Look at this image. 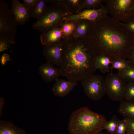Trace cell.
<instances>
[{
  "instance_id": "d6986e66",
  "label": "cell",
  "mask_w": 134,
  "mask_h": 134,
  "mask_svg": "<svg viewBox=\"0 0 134 134\" xmlns=\"http://www.w3.org/2000/svg\"><path fill=\"white\" fill-rule=\"evenodd\" d=\"M77 21L76 20L65 22L60 27L63 33V42L66 41L72 36Z\"/></svg>"
},
{
  "instance_id": "d590c367",
  "label": "cell",
  "mask_w": 134,
  "mask_h": 134,
  "mask_svg": "<svg viewBox=\"0 0 134 134\" xmlns=\"http://www.w3.org/2000/svg\"><path fill=\"white\" fill-rule=\"evenodd\" d=\"M96 134H103V133H102L101 132H99Z\"/></svg>"
},
{
  "instance_id": "ffe728a7",
  "label": "cell",
  "mask_w": 134,
  "mask_h": 134,
  "mask_svg": "<svg viewBox=\"0 0 134 134\" xmlns=\"http://www.w3.org/2000/svg\"><path fill=\"white\" fill-rule=\"evenodd\" d=\"M47 0H39L32 12V17L39 19L47 12L49 6Z\"/></svg>"
},
{
  "instance_id": "7402d4cb",
  "label": "cell",
  "mask_w": 134,
  "mask_h": 134,
  "mask_svg": "<svg viewBox=\"0 0 134 134\" xmlns=\"http://www.w3.org/2000/svg\"><path fill=\"white\" fill-rule=\"evenodd\" d=\"M117 74L127 83L134 82V66L130 64L127 69L118 70Z\"/></svg>"
},
{
  "instance_id": "f546056e",
  "label": "cell",
  "mask_w": 134,
  "mask_h": 134,
  "mask_svg": "<svg viewBox=\"0 0 134 134\" xmlns=\"http://www.w3.org/2000/svg\"><path fill=\"white\" fill-rule=\"evenodd\" d=\"M123 120L127 125V130L134 133V119L124 118Z\"/></svg>"
},
{
  "instance_id": "30bf717a",
  "label": "cell",
  "mask_w": 134,
  "mask_h": 134,
  "mask_svg": "<svg viewBox=\"0 0 134 134\" xmlns=\"http://www.w3.org/2000/svg\"><path fill=\"white\" fill-rule=\"evenodd\" d=\"M63 43L62 41L44 46L43 53L47 61L60 67L62 62Z\"/></svg>"
},
{
  "instance_id": "e575fe53",
  "label": "cell",
  "mask_w": 134,
  "mask_h": 134,
  "mask_svg": "<svg viewBox=\"0 0 134 134\" xmlns=\"http://www.w3.org/2000/svg\"><path fill=\"white\" fill-rule=\"evenodd\" d=\"M125 134H134V133L130 130H127Z\"/></svg>"
},
{
  "instance_id": "7a4b0ae2",
  "label": "cell",
  "mask_w": 134,
  "mask_h": 134,
  "mask_svg": "<svg viewBox=\"0 0 134 134\" xmlns=\"http://www.w3.org/2000/svg\"><path fill=\"white\" fill-rule=\"evenodd\" d=\"M63 43L62 75L77 82L94 74L97 55L88 38L72 36Z\"/></svg>"
},
{
  "instance_id": "52a82bcc",
  "label": "cell",
  "mask_w": 134,
  "mask_h": 134,
  "mask_svg": "<svg viewBox=\"0 0 134 134\" xmlns=\"http://www.w3.org/2000/svg\"><path fill=\"white\" fill-rule=\"evenodd\" d=\"M81 81L85 93L91 100H100L106 94L104 79L102 76L93 74Z\"/></svg>"
},
{
  "instance_id": "83f0119b",
  "label": "cell",
  "mask_w": 134,
  "mask_h": 134,
  "mask_svg": "<svg viewBox=\"0 0 134 134\" xmlns=\"http://www.w3.org/2000/svg\"><path fill=\"white\" fill-rule=\"evenodd\" d=\"M39 0H23V4L32 12Z\"/></svg>"
},
{
  "instance_id": "6da1fadb",
  "label": "cell",
  "mask_w": 134,
  "mask_h": 134,
  "mask_svg": "<svg viewBox=\"0 0 134 134\" xmlns=\"http://www.w3.org/2000/svg\"><path fill=\"white\" fill-rule=\"evenodd\" d=\"M87 38L97 56L126 60L134 46V35L108 16L95 21Z\"/></svg>"
},
{
  "instance_id": "4fadbf2b",
  "label": "cell",
  "mask_w": 134,
  "mask_h": 134,
  "mask_svg": "<svg viewBox=\"0 0 134 134\" xmlns=\"http://www.w3.org/2000/svg\"><path fill=\"white\" fill-rule=\"evenodd\" d=\"M53 86L52 91L55 96L64 97L68 95L78 85L77 82L58 79Z\"/></svg>"
},
{
  "instance_id": "1f68e13d",
  "label": "cell",
  "mask_w": 134,
  "mask_h": 134,
  "mask_svg": "<svg viewBox=\"0 0 134 134\" xmlns=\"http://www.w3.org/2000/svg\"><path fill=\"white\" fill-rule=\"evenodd\" d=\"M9 55L7 54H4L1 57L0 62L1 64L3 66L5 65L6 63L8 61H12Z\"/></svg>"
},
{
  "instance_id": "277c9868",
  "label": "cell",
  "mask_w": 134,
  "mask_h": 134,
  "mask_svg": "<svg viewBox=\"0 0 134 134\" xmlns=\"http://www.w3.org/2000/svg\"><path fill=\"white\" fill-rule=\"evenodd\" d=\"M69 15L65 7L52 4L49 6L45 15L37 20L32 27L42 33L45 32L53 28L60 27L66 18Z\"/></svg>"
},
{
  "instance_id": "44dd1931",
  "label": "cell",
  "mask_w": 134,
  "mask_h": 134,
  "mask_svg": "<svg viewBox=\"0 0 134 134\" xmlns=\"http://www.w3.org/2000/svg\"><path fill=\"white\" fill-rule=\"evenodd\" d=\"M83 0H66V7L70 15L76 14L81 10Z\"/></svg>"
},
{
  "instance_id": "9a60e30c",
  "label": "cell",
  "mask_w": 134,
  "mask_h": 134,
  "mask_svg": "<svg viewBox=\"0 0 134 134\" xmlns=\"http://www.w3.org/2000/svg\"><path fill=\"white\" fill-rule=\"evenodd\" d=\"M77 24L72 36L76 38H87L95 22L89 20H77Z\"/></svg>"
},
{
  "instance_id": "e0dca14e",
  "label": "cell",
  "mask_w": 134,
  "mask_h": 134,
  "mask_svg": "<svg viewBox=\"0 0 134 134\" xmlns=\"http://www.w3.org/2000/svg\"><path fill=\"white\" fill-rule=\"evenodd\" d=\"M118 111L124 118L134 119V101H120Z\"/></svg>"
},
{
  "instance_id": "cb8c5ba5",
  "label": "cell",
  "mask_w": 134,
  "mask_h": 134,
  "mask_svg": "<svg viewBox=\"0 0 134 134\" xmlns=\"http://www.w3.org/2000/svg\"><path fill=\"white\" fill-rule=\"evenodd\" d=\"M119 120L116 116H113L110 120L107 121L104 125V129L111 134H116Z\"/></svg>"
},
{
  "instance_id": "d4e9b609",
  "label": "cell",
  "mask_w": 134,
  "mask_h": 134,
  "mask_svg": "<svg viewBox=\"0 0 134 134\" xmlns=\"http://www.w3.org/2000/svg\"><path fill=\"white\" fill-rule=\"evenodd\" d=\"M112 62L111 68L117 69L118 70H123L127 68L129 66L130 64L128 60L111 58Z\"/></svg>"
},
{
  "instance_id": "f1b7e54d",
  "label": "cell",
  "mask_w": 134,
  "mask_h": 134,
  "mask_svg": "<svg viewBox=\"0 0 134 134\" xmlns=\"http://www.w3.org/2000/svg\"><path fill=\"white\" fill-rule=\"evenodd\" d=\"M124 27L134 35V19L127 23H121Z\"/></svg>"
},
{
  "instance_id": "8fae6325",
  "label": "cell",
  "mask_w": 134,
  "mask_h": 134,
  "mask_svg": "<svg viewBox=\"0 0 134 134\" xmlns=\"http://www.w3.org/2000/svg\"><path fill=\"white\" fill-rule=\"evenodd\" d=\"M11 13L18 25H24L32 17V12L18 0H12Z\"/></svg>"
},
{
  "instance_id": "7c38bea8",
  "label": "cell",
  "mask_w": 134,
  "mask_h": 134,
  "mask_svg": "<svg viewBox=\"0 0 134 134\" xmlns=\"http://www.w3.org/2000/svg\"><path fill=\"white\" fill-rule=\"evenodd\" d=\"M39 72L42 79L46 83L56 80L62 75L60 67H55L53 64L48 61L40 65Z\"/></svg>"
},
{
  "instance_id": "603a6c76",
  "label": "cell",
  "mask_w": 134,
  "mask_h": 134,
  "mask_svg": "<svg viewBox=\"0 0 134 134\" xmlns=\"http://www.w3.org/2000/svg\"><path fill=\"white\" fill-rule=\"evenodd\" d=\"M104 0H83L81 10L88 9H97L104 5Z\"/></svg>"
},
{
  "instance_id": "ac0fdd59",
  "label": "cell",
  "mask_w": 134,
  "mask_h": 134,
  "mask_svg": "<svg viewBox=\"0 0 134 134\" xmlns=\"http://www.w3.org/2000/svg\"><path fill=\"white\" fill-rule=\"evenodd\" d=\"M112 62L111 58L105 55L97 56L96 60L95 66L97 69L99 70L103 73L109 72V65Z\"/></svg>"
},
{
  "instance_id": "8d00e7d4",
  "label": "cell",
  "mask_w": 134,
  "mask_h": 134,
  "mask_svg": "<svg viewBox=\"0 0 134 134\" xmlns=\"http://www.w3.org/2000/svg\"><path fill=\"white\" fill-rule=\"evenodd\" d=\"M103 134H110L109 133H106V134H104V133H103Z\"/></svg>"
},
{
  "instance_id": "d6a6232c",
  "label": "cell",
  "mask_w": 134,
  "mask_h": 134,
  "mask_svg": "<svg viewBox=\"0 0 134 134\" xmlns=\"http://www.w3.org/2000/svg\"><path fill=\"white\" fill-rule=\"evenodd\" d=\"M127 59L130 64L134 66V46L129 52Z\"/></svg>"
},
{
  "instance_id": "484cf974",
  "label": "cell",
  "mask_w": 134,
  "mask_h": 134,
  "mask_svg": "<svg viewBox=\"0 0 134 134\" xmlns=\"http://www.w3.org/2000/svg\"><path fill=\"white\" fill-rule=\"evenodd\" d=\"M124 99L128 101H134V82H127Z\"/></svg>"
},
{
  "instance_id": "4316f807",
  "label": "cell",
  "mask_w": 134,
  "mask_h": 134,
  "mask_svg": "<svg viewBox=\"0 0 134 134\" xmlns=\"http://www.w3.org/2000/svg\"><path fill=\"white\" fill-rule=\"evenodd\" d=\"M127 129V125L123 119L119 120L117 129L116 134H125Z\"/></svg>"
},
{
  "instance_id": "2e32d148",
  "label": "cell",
  "mask_w": 134,
  "mask_h": 134,
  "mask_svg": "<svg viewBox=\"0 0 134 134\" xmlns=\"http://www.w3.org/2000/svg\"><path fill=\"white\" fill-rule=\"evenodd\" d=\"M0 134H28L23 129L10 121L0 120Z\"/></svg>"
},
{
  "instance_id": "8992f818",
  "label": "cell",
  "mask_w": 134,
  "mask_h": 134,
  "mask_svg": "<svg viewBox=\"0 0 134 134\" xmlns=\"http://www.w3.org/2000/svg\"><path fill=\"white\" fill-rule=\"evenodd\" d=\"M108 13L119 22L134 19V0H104Z\"/></svg>"
},
{
  "instance_id": "5b68a950",
  "label": "cell",
  "mask_w": 134,
  "mask_h": 134,
  "mask_svg": "<svg viewBox=\"0 0 134 134\" xmlns=\"http://www.w3.org/2000/svg\"><path fill=\"white\" fill-rule=\"evenodd\" d=\"M17 24L5 1H0V40L12 45L16 43Z\"/></svg>"
},
{
  "instance_id": "836d02e7",
  "label": "cell",
  "mask_w": 134,
  "mask_h": 134,
  "mask_svg": "<svg viewBox=\"0 0 134 134\" xmlns=\"http://www.w3.org/2000/svg\"><path fill=\"white\" fill-rule=\"evenodd\" d=\"M5 103L4 98L2 97H0V117H1L3 114L2 109Z\"/></svg>"
},
{
  "instance_id": "4dcf8cb0",
  "label": "cell",
  "mask_w": 134,
  "mask_h": 134,
  "mask_svg": "<svg viewBox=\"0 0 134 134\" xmlns=\"http://www.w3.org/2000/svg\"><path fill=\"white\" fill-rule=\"evenodd\" d=\"M11 48L10 44L4 40H0V52L8 50Z\"/></svg>"
},
{
  "instance_id": "5bb4252c",
  "label": "cell",
  "mask_w": 134,
  "mask_h": 134,
  "mask_svg": "<svg viewBox=\"0 0 134 134\" xmlns=\"http://www.w3.org/2000/svg\"><path fill=\"white\" fill-rule=\"evenodd\" d=\"M63 33L60 27L53 28L42 33L40 35L41 44L45 46L62 41Z\"/></svg>"
},
{
  "instance_id": "3957f363",
  "label": "cell",
  "mask_w": 134,
  "mask_h": 134,
  "mask_svg": "<svg viewBox=\"0 0 134 134\" xmlns=\"http://www.w3.org/2000/svg\"><path fill=\"white\" fill-rule=\"evenodd\" d=\"M106 117L91 110L87 106L72 112L68 121L70 134H96L104 129Z\"/></svg>"
},
{
  "instance_id": "ba28073f",
  "label": "cell",
  "mask_w": 134,
  "mask_h": 134,
  "mask_svg": "<svg viewBox=\"0 0 134 134\" xmlns=\"http://www.w3.org/2000/svg\"><path fill=\"white\" fill-rule=\"evenodd\" d=\"M106 94L114 101L123 100L127 82L117 73H109L104 78Z\"/></svg>"
},
{
  "instance_id": "9c48e42d",
  "label": "cell",
  "mask_w": 134,
  "mask_h": 134,
  "mask_svg": "<svg viewBox=\"0 0 134 134\" xmlns=\"http://www.w3.org/2000/svg\"><path fill=\"white\" fill-rule=\"evenodd\" d=\"M108 13L105 6L97 9L83 10L77 14L69 15L66 18L65 22L84 19L95 21L108 16Z\"/></svg>"
}]
</instances>
